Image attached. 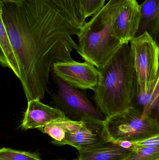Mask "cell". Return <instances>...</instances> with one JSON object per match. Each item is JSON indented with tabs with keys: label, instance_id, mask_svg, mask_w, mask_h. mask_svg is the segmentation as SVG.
Returning <instances> with one entry per match:
<instances>
[{
	"label": "cell",
	"instance_id": "obj_24",
	"mask_svg": "<svg viewBox=\"0 0 159 160\" xmlns=\"http://www.w3.org/2000/svg\"><path fill=\"white\" fill-rule=\"evenodd\" d=\"M0 160H4V159H2L0 158Z\"/></svg>",
	"mask_w": 159,
	"mask_h": 160
},
{
	"label": "cell",
	"instance_id": "obj_2",
	"mask_svg": "<svg viewBox=\"0 0 159 160\" xmlns=\"http://www.w3.org/2000/svg\"><path fill=\"white\" fill-rule=\"evenodd\" d=\"M94 91L98 109L105 118L134 107L138 82L129 43H123L109 62L101 68Z\"/></svg>",
	"mask_w": 159,
	"mask_h": 160
},
{
	"label": "cell",
	"instance_id": "obj_6",
	"mask_svg": "<svg viewBox=\"0 0 159 160\" xmlns=\"http://www.w3.org/2000/svg\"><path fill=\"white\" fill-rule=\"evenodd\" d=\"M55 79L58 89L52 98L57 108L61 110L66 117L75 121L105 120L103 114L91 103L83 92L58 77Z\"/></svg>",
	"mask_w": 159,
	"mask_h": 160
},
{
	"label": "cell",
	"instance_id": "obj_13",
	"mask_svg": "<svg viewBox=\"0 0 159 160\" xmlns=\"http://www.w3.org/2000/svg\"><path fill=\"white\" fill-rule=\"evenodd\" d=\"M55 4L71 22L81 28L86 19L79 0H49Z\"/></svg>",
	"mask_w": 159,
	"mask_h": 160
},
{
	"label": "cell",
	"instance_id": "obj_16",
	"mask_svg": "<svg viewBox=\"0 0 159 160\" xmlns=\"http://www.w3.org/2000/svg\"><path fill=\"white\" fill-rule=\"evenodd\" d=\"M133 152L122 160H159V147L133 146Z\"/></svg>",
	"mask_w": 159,
	"mask_h": 160
},
{
	"label": "cell",
	"instance_id": "obj_17",
	"mask_svg": "<svg viewBox=\"0 0 159 160\" xmlns=\"http://www.w3.org/2000/svg\"><path fill=\"white\" fill-rule=\"evenodd\" d=\"M0 158L5 160H42L35 153L3 148L0 150Z\"/></svg>",
	"mask_w": 159,
	"mask_h": 160
},
{
	"label": "cell",
	"instance_id": "obj_9",
	"mask_svg": "<svg viewBox=\"0 0 159 160\" xmlns=\"http://www.w3.org/2000/svg\"><path fill=\"white\" fill-rule=\"evenodd\" d=\"M141 20V5L136 0H126L114 24L115 35L122 43H129L136 36Z\"/></svg>",
	"mask_w": 159,
	"mask_h": 160
},
{
	"label": "cell",
	"instance_id": "obj_22",
	"mask_svg": "<svg viewBox=\"0 0 159 160\" xmlns=\"http://www.w3.org/2000/svg\"><path fill=\"white\" fill-rule=\"evenodd\" d=\"M120 146L123 148H131L133 147V143L129 141H122V142H116Z\"/></svg>",
	"mask_w": 159,
	"mask_h": 160
},
{
	"label": "cell",
	"instance_id": "obj_12",
	"mask_svg": "<svg viewBox=\"0 0 159 160\" xmlns=\"http://www.w3.org/2000/svg\"><path fill=\"white\" fill-rule=\"evenodd\" d=\"M0 63L4 68L12 70L20 80L21 72L16 56L11 45L5 26L0 18Z\"/></svg>",
	"mask_w": 159,
	"mask_h": 160
},
{
	"label": "cell",
	"instance_id": "obj_14",
	"mask_svg": "<svg viewBox=\"0 0 159 160\" xmlns=\"http://www.w3.org/2000/svg\"><path fill=\"white\" fill-rule=\"evenodd\" d=\"M74 121L65 117L53 121L38 130L50 136L53 139L52 143L57 145L64 139L66 132L71 128Z\"/></svg>",
	"mask_w": 159,
	"mask_h": 160
},
{
	"label": "cell",
	"instance_id": "obj_1",
	"mask_svg": "<svg viewBox=\"0 0 159 160\" xmlns=\"http://www.w3.org/2000/svg\"><path fill=\"white\" fill-rule=\"evenodd\" d=\"M0 18L16 56L27 101L43 100L53 65L73 60L72 53L78 46L72 36L80 28L49 0L0 3Z\"/></svg>",
	"mask_w": 159,
	"mask_h": 160
},
{
	"label": "cell",
	"instance_id": "obj_5",
	"mask_svg": "<svg viewBox=\"0 0 159 160\" xmlns=\"http://www.w3.org/2000/svg\"><path fill=\"white\" fill-rule=\"evenodd\" d=\"M138 82V96H150L159 72V47L147 32L130 41Z\"/></svg>",
	"mask_w": 159,
	"mask_h": 160
},
{
	"label": "cell",
	"instance_id": "obj_19",
	"mask_svg": "<svg viewBox=\"0 0 159 160\" xmlns=\"http://www.w3.org/2000/svg\"><path fill=\"white\" fill-rule=\"evenodd\" d=\"M146 32L151 36L159 47V16L149 24Z\"/></svg>",
	"mask_w": 159,
	"mask_h": 160
},
{
	"label": "cell",
	"instance_id": "obj_21",
	"mask_svg": "<svg viewBox=\"0 0 159 160\" xmlns=\"http://www.w3.org/2000/svg\"><path fill=\"white\" fill-rule=\"evenodd\" d=\"M150 105L155 104L159 98V72L155 86L149 96Z\"/></svg>",
	"mask_w": 159,
	"mask_h": 160
},
{
	"label": "cell",
	"instance_id": "obj_20",
	"mask_svg": "<svg viewBox=\"0 0 159 160\" xmlns=\"http://www.w3.org/2000/svg\"><path fill=\"white\" fill-rule=\"evenodd\" d=\"M133 145L143 147H159V134L154 135L147 139L134 142Z\"/></svg>",
	"mask_w": 159,
	"mask_h": 160
},
{
	"label": "cell",
	"instance_id": "obj_10",
	"mask_svg": "<svg viewBox=\"0 0 159 160\" xmlns=\"http://www.w3.org/2000/svg\"><path fill=\"white\" fill-rule=\"evenodd\" d=\"M66 117L65 114L58 108L42 103L35 99L28 101V106L21 124L23 129H39L49 123Z\"/></svg>",
	"mask_w": 159,
	"mask_h": 160
},
{
	"label": "cell",
	"instance_id": "obj_7",
	"mask_svg": "<svg viewBox=\"0 0 159 160\" xmlns=\"http://www.w3.org/2000/svg\"><path fill=\"white\" fill-rule=\"evenodd\" d=\"M105 121H76L66 132L64 139L57 145H67L78 151H83L110 142L105 128Z\"/></svg>",
	"mask_w": 159,
	"mask_h": 160
},
{
	"label": "cell",
	"instance_id": "obj_8",
	"mask_svg": "<svg viewBox=\"0 0 159 160\" xmlns=\"http://www.w3.org/2000/svg\"><path fill=\"white\" fill-rule=\"evenodd\" d=\"M52 68L56 77L77 89L94 91L100 79L98 68L87 62H78L73 60L56 63Z\"/></svg>",
	"mask_w": 159,
	"mask_h": 160
},
{
	"label": "cell",
	"instance_id": "obj_11",
	"mask_svg": "<svg viewBox=\"0 0 159 160\" xmlns=\"http://www.w3.org/2000/svg\"><path fill=\"white\" fill-rule=\"evenodd\" d=\"M132 152V148H123L110 141L89 150L78 151V157L73 160H122Z\"/></svg>",
	"mask_w": 159,
	"mask_h": 160
},
{
	"label": "cell",
	"instance_id": "obj_4",
	"mask_svg": "<svg viewBox=\"0 0 159 160\" xmlns=\"http://www.w3.org/2000/svg\"><path fill=\"white\" fill-rule=\"evenodd\" d=\"M104 124L109 139L115 143L134 142L159 134L158 119L135 107L107 118Z\"/></svg>",
	"mask_w": 159,
	"mask_h": 160
},
{
	"label": "cell",
	"instance_id": "obj_18",
	"mask_svg": "<svg viewBox=\"0 0 159 160\" xmlns=\"http://www.w3.org/2000/svg\"><path fill=\"white\" fill-rule=\"evenodd\" d=\"M83 14L86 19L92 17L102 8L106 0H79Z\"/></svg>",
	"mask_w": 159,
	"mask_h": 160
},
{
	"label": "cell",
	"instance_id": "obj_15",
	"mask_svg": "<svg viewBox=\"0 0 159 160\" xmlns=\"http://www.w3.org/2000/svg\"><path fill=\"white\" fill-rule=\"evenodd\" d=\"M141 7V22L136 36L146 32L149 24L159 16V0H145Z\"/></svg>",
	"mask_w": 159,
	"mask_h": 160
},
{
	"label": "cell",
	"instance_id": "obj_3",
	"mask_svg": "<svg viewBox=\"0 0 159 160\" xmlns=\"http://www.w3.org/2000/svg\"><path fill=\"white\" fill-rule=\"evenodd\" d=\"M126 0H109L86 22L77 35V51L85 62L103 67L123 44L115 35L114 24Z\"/></svg>",
	"mask_w": 159,
	"mask_h": 160
},
{
	"label": "cell",
	"instance_id": "obj_23",
	"mask_svg": "<svg viewBox=\"0 0 159 160\" xmlns=\"http://www.w3.org/2000/svg\"><path fill=\"white\" fill-rule=\"evenodd\" d=\"M22 0H0V3H16L19 2Z\"/></svg>",
	"mask_w": 159,
	"mask_h": 160
}]
</instances>
